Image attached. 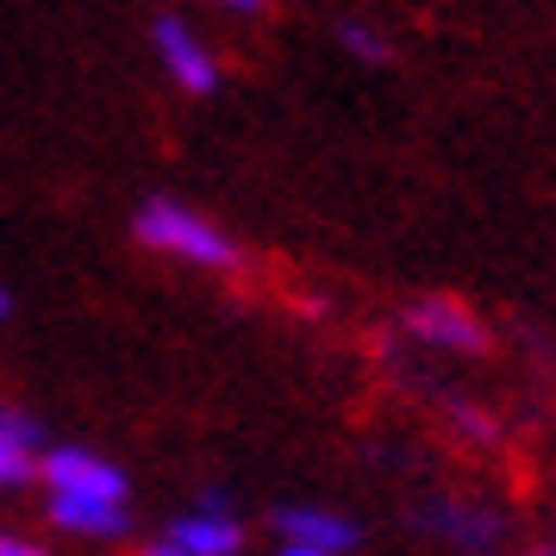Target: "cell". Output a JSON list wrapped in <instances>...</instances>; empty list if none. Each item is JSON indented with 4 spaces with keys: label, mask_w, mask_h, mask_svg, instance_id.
<instances>
[{
    "label": "cell",
    "mask_w": 556,
    "mask_h": 556,
    "mask_svg": "<svg viewBox=\"0 0 556 556\" xmlns=\"http://www.w3.org/2000/svg\"><path fill=\"white\" fill-rule=\"evenodd\" d=\"M131 238H138L144 251L169 256V263L206 269V276H238V269L251 263L244 244H238L213 213L176 201V194H151V201L138 206V213H131Z\"/></svg>",
    "instance_id": "1"
},
{
    "label": "cell",
    "mask_w": 556,
    "mask_h": 556,
    "mask_svg": "<svg viewBox=\"0 0 556 556\" xmlns=\"http://www.w3.org/2000/svg\"><path fill=\"white\" fill-rule=\"evenodd\" d=\"M45 494H81V501H131V476L94 444H45L38 456Z\"/></svg>",
    "instance_id": "2"
},
{
    "label": "cell",
    "mask_w": 556,
    "mask_h": 556,
    "mask_svg": "<svg viewBox=\"0 0 556 556\" xmlns=\"http://www.w3.org/2000/svg\"><path fill=\"white\" fill-rule=\"evenodd\" d=\"M401 331L426 351H444V356H481L488 351V326H481L476 306H463L456 294H419L406 301L401 313Z\"/></svg>",
    "instance_id": "3"
},
{
    "label": "cell",
    "mask_w": 556,
    "mask_h": 556,
    "mask_svg": "<svg viewBox=\"0 0 556 556\" xmlns=\"http://www.w3.org/2000/svg\"><path fill=\"white\" fill-rule=\"evenodd\" d=\"M151 51H156V63L169 70V81H176L181 94H194V101L219 94L226 70H219L213 45H206L201 31L181 20V13H156V20H151Z\"/></svg>",
    "instance_id": "4"
},
{
    "label": "cell",
    "mask_w": 556,
    "mask_h": 556,
    "mask_svg": "<svg viewBox=\"0 0 556 556\" xmlns=\"http://www.w3.org/2000/svg\"><path fill=\"white\" fill-rule=\"evenodd\" d=\"M413 531L419 538H438V544H451L456 556H494L506 538V519L494 513V506H476V501H456V494H444V501H426L419 513H413Z\"/></svg>",
    "instance_id": "5"
},
{
    "label": "cell",
    "mask_w": 556,
    "mask_h": 556,
    "mask_svg": "<svg viewBox=\"0 0 556 556\" xmlns=\"http://www.w3.org/2000/svg\"><path fill=\"white\" fill-rule=\"evenodd\" d=\"M281 544H313V551H331V556H351L363 544V526L338 506H313V501H281L269 513Z\"/></svg>",
    "instance_id": "6"
},
{
    "label": "cell",
    "mask_w": 556,
    "mask_h": 556,
    "mask_svg": "<svg viewBox=\"0 0 556 556\" xmlns=\"http://www.w3.org/2000/svg\"><path fill=\"white\" fill-rule=\"evenodd\" d=\"M45 526L76 544H126L131 501H81V494H45Z\"/></svg>",
    "instance_id": "7"
},
{
    "label": "cell",
    "mask_w": 556,
    "mask_h": 556,
    "mask_svg": "<svg viewBox=\"0 0 556 556\" xmlns=\"http://www.w3.org/2000/svg\"><path fill=\"white\" fill-rule=\"evenodd\" d=\"M156 538H169V544H176V551H188V556H244V544H251L244 513H206V506L176 513V519L156 531Z\"/></svg>",
    "instance_id": "8"
},
{
    "label": "cell",
    "mask_w": 556,
    "mask_h": 556,
    "mask_svg": "<svg viewBox=\"0 0 556 556\" xmlns=\"http://www.w3.org/2000/svg\"><path fill=\"white\" fill-rule=\"evenodd\" d=\"M38 456H45V426L26 406L0 401V494H20L38 481Z\"/></svg>",
    "instance_id": "9"
},
{
    "label": "cell",
    "mask_w": 556,
    "mask_h": 556,
    "mask_svg": "<svg viewBox=\"0 0 556 556\" xmlns=\"http://www.w3.org/2000/svg\"><path fill=\"white\" fill-rule=\"evenodd\" d=\"M338 51L356 56V63H369V70L394 63V45H388V38H381L369 20H344V26H338Z\"/></svg>",
    "instance_id": "10"
},
{
    "label": "cell",
    "mask_w": 556,
    "mask_h": 556,
    "mask_svg": "<svg viewBox=\"0 0 556 556\" xmlns=\"http://www.w3.org/2000/svg\"><path fill=\"white\" fill-rule=\"evenodd\" d=\"M444 419H451L469 444H494V438H501V431H494V413H481L476 401H456V394L444 401Z\"/></svg>",
    "instance_id": "11"
},
{
    "label": "cell",
    "mask_w": 556,
    "mask_h": 556,
    "mask_svg": "<svg viewBox=\"0 0 556 556\" xmlns=\"http://www.w3.org/2000/svg\"><path fill=\"white\" fill-rule=\"evenodd\" d=\"M0 556H56L45 538H26V531H0Z\"/></svg>",
    "instance_id": "12"
},
{
    "label": "cell",
    "mask_w": 556,
    "mask_h": 556,
    "mask_svg": "<svg viewBox=\"0 0 556 556\" xmlns=\"http://www.w3.org/2000/svg\"><path fill=\"white\" fill-rule=\"evenodd\" d=\"M194 506H206V513H238V501H231L226 481H206L201 494H194Z\"/></svg>",
    "instance_id": "13"
},
{
    "label": "cell",
    "mask_w": 556,
    "mask_h": 556,
    "mask_svg": "<svg viewBox=\"0 0 556 556\" xmlns=\"http://www.w3.org/2000/svg\"><path fill=\"white\" fill-rule=\"evenodd\" d=\"M219 13H231V20H263L269 13V0H213Z\"/></svg>",
    "instance_id": "14"
},
{
    "label": "cell",
    "mask_w": 556,
    "mask_h": 556,
    "mask_svg": "<svg viewBox=\"0 0 556 556\" xmlns=\"http://www.w3.org/2000/svg\"><path fill=\"white\" fill-rule=\"evenodd\" d=\"M138 556H188V551H176L169 538H151V544H144V551H138Z\"/></svg>",
    "instance_id": "15"
},
{
    "label": "cell",
    "mask_w": 556,
    "mask_h": 556,
    "mask_svg": "<svg viewBox=\"0 0 556 556\" xmlns=\"http://www.w3.org/2000/svg\"><path fill=\"white\" fill-rule=\"evenodd\" d=\"M276 556H331V551H313V544H276Z\"/></svg>",
    "instance_id": "16"
},
{
    "label": "cell",
    "mask_w": 556,
    "mask_h": 556,
    "mask_svg": "<svg viewBox=\"0 0 556 556\" xmlns=\"http://www.w3.org/2000/svg\"><path fill=\"white\" fill-rule=\"evenodd\" d=\"M526 556H556V538H544V544H531Z\"/></svg>",
    "instance_id": "17"
},
{
    "label": "cell",
    "mask_w": 556,
    "mask_h": 556,
    "mask_svg": "<svg viewBox=\"0 0 556 556\" xmlns=\"http://www.w3.org/2000/svg\"><path fill=\"white\" fill-rule=\"evenodd\" d=\"M7 313H13V294H7V288H0V319H7Z\"/></svg>",
    "instance_id": "18"
}]
</instances>
